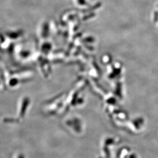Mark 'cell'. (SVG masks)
<instances>
[{"mask_svg":"<svg viewBox=\"0 0 158 158\" xmlns=\"http://www.w3.org/2000/svg\"><path fill=\"white\" fill-rule=\"evenodd\" d=\"M23 158V156H21V157H20V158Z\"/></svg>","mask_w":158,"mask_h":158,"instance_id":"cell-1","label":"cell"}]
</instances>
